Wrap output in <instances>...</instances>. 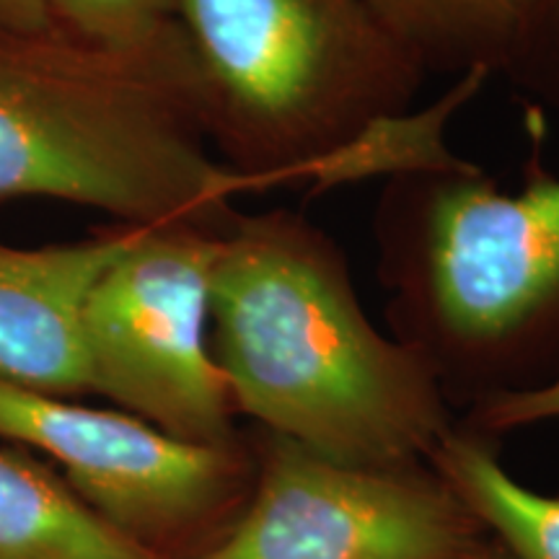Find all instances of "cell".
I'll list each match as a JSON object with an SVG mask.
<instances>
[{
    "instance_id": "obj_8",
    "label": "cell",
    "mask_w": 559,
    "mask_h": 559,
    "mask_svg": "<svg viewBox=\"0 0 559 559\" xmlns=\"http://www.w3.org/2000/svg\"><path fill=\"white\" fill-rule=\"evenodd\" d=\"M135 228L70 247L0 243V379L66 400L91 391L83 309Z\"/></svg>"
},
{
    "instance_id": "obj_2",
    "label": "cell",
    "mask_w": 559,
    "mask_h": 559,
    "mask_svg": "<svg viewBox=\"0 0 559 559\" xmlns=\"http://www.w3.org/2000/svg\"><path fill=\"white\" fill-rule=\"evenodd\" d=\"M0 41V200L50 198L124 226L226 223L257 181L202 140L194 70L81 41Z\"/></svg>"
},
{
    "instance_id": "obj_16",
    "label": "cell",
    "mask_w": 559,
    "mask_h": 559,
    "mask_svg": "<svg viewBox=\"0 0 559 559\" xmlns=\"http://www.w3.org/2000/svg\"><path fill=\"white\" fill-rule=\"evenodd\" d=\"M472 559H519V557H515L506 544L495 539V536H489V542Z\"/></svg>"
},
{
    "instance_id": "obj_13",
    "label": "cell",
    "mask_w": 559,
    "mask_h": 559,
    "mask_svg": "<svg viewBox=\"0 0 559 559\" xmlns=\"http://www.w3.org/2000/svg\"><path fill=\"white\" fill-rule=\"evenodd\" d=\"M559 419V376L534 383L528 389L498 391L472 402L466 428L481 436L495 438L502 432L531 428V425Z\"/></svg>"
},
{
    "instance_id": "obj_6",
    "label": "cell",
    "mask_w": 559,
    "mask_h": 559,
    "mask_svg": "<svg viewBox=\"0 0 559 559\" xmlns=\"http://www.w3.org/2000/svg\"><path fill=\"white\" fill-rule=\"evenodd\" d=\"M0 438L47 453L96 515L156 559L205 555L254 489L249 436L190 443L130 412L83 407L5 379Z\"/></svg>"
},
{
    "instance_id": "obj_15",
    "label": "cell",
    "mask_w": 559,
    "mask_h": 559,
    "mask_svg": "<svg viewBox=\"0 0 559 559\" xmlns=\"http://www.w3.org/2000/svg\"><path fill=\"white\" fill-rule=\"evenodd\" d=\"M551 37H559V0H539V5H536V13H534V24H531L528 39L526 45H523V52L519 62H515V68L521 66V60L526 58L534 47L544 45V41H549Z\"/></svg>"
},
{
    "instance_id": "obj_11",
    "label": "cell",
    "mask_w": 559,
    "mask_h": 559,
    "mask_svg": "<svg viewBox=\"0 0 559 559\" xmlns=\"http://www.w3.org/2000/svg\"><path fill=\"white\" fill-rule=\"evenodd\" d=\"M428 464L515 557L559 559V495L536 492L510 477L492 438L456 425Z\"/></svg>"
},
{
    "instance_id": "obj_4",
    "label": "cell",
    "mask_w": 559,
    "mask_h": 559,
    "mask_svg": "<svg viewBox=\"0 0 559 559\" xmlns=\"http://www.w3.org/2000/svg\"><path fill=\"white\" fill-rule=\"evenodd\" d=\"M396 179L381 218L396 340L445 394L510 391L559 321V174L519 192L474 164Z\"/></svg>"
},
{
    "instance_id": "obj_14",
    "label": "cell",
    "mask_w": 559,
    "mask_h": 559,
    "mask_svg": "<svg viewBox=\"0 0 559 559\" xmlns=\"http://www.w3.org/2000/svg\"><path fill=\"white\" fill-rule=\"evenodd\" d=\"M55 21L45 0H0V32L16 37H52Z\"/></svg>"
},
{
    "instance_id": "obj_5",
    "label": "cell",
    "mask_w": 559,
    "mask_h": 559,
    "mask_svg": "<svg viewBox=\"0 0 559 559\" xmlns=\"http://www.w3.org/2000/svg\"><path fill=\"white\" fill-rule=\"evenodd\" d=\"M228 223L138 226L83 309L91 391L190 443L241 438L210 353V280Z\"/></svg>"
},
{
    "instance_id": "obj_1",
    "label": "cell",
    "mask_w": 559,
    "mask_h": 559,
    "mask_svg": "<svg viewBox=\"0 0 559 559\" xmlns=\"http://www.w3.org/2000/svg\"><path fill=\"white\" fill-rule=\"evenodd\" d=\"M210 353L236 415L342 464H423L456 428L428 360L376 330L337 243L290 210L223 228Z\"/></svg>"
},
{
    "instance_id": "obj_12",
    "label": "cell",
    "mask_w": 559,
    "mask_h": 559,
    "mask_svg": "<svg viewBox=\"0 0 559 559\" xmlns=\"http://www.w3.org/2000/svg\"><path fill=\"white\" fill-rule=\"evenodd\" d=\"M75 41L122 58L194 68L177 0H45Z\"/></svg>"
},
{
    "instance_id": "obj_3",
    "label": "cell",
    "mask_w": 559,
    "mask_h": 559,
    "mask_svg": "<svg viewBox=\"0 0 559 559\" xmlns=\"http://www.w3.org/2000/svg\"><path fill=\"white\" fill-rule=\"evenodd\" d=\"M200 120L257 187L311 181L425 73L366 0H177Z\"/></svg>"
},
{
    "instance_id": "obj_9",
    "label": "cell",
    "mask_w": 559,
    "mask_h": 559,
    "mask_svg": "<svg viewBox=\"0 0 559 559\" xmlns=\"http://www.w3.org/2000/svg\"><path fill=\"white\" fill-rule=\"evenodd\" d=\"M423 73L513 70L539 0H366Z\"/></svg>"
},
{
    "instance_id": "obj_10",
    "label": "cell",
    "mask_w": 559,
    "mask_h": 559,
    "mask_svg": "<svg viewBox=\"0 0 559 559\" xmlns=\"http://www.w3.org/2000/svg\"><path fill=\"white\" fill-rule=\"evenodd\" d=\"M0 559H156L26 451L0 449Z\"/></svg>"
},
{
    "instance_id": "obj_7",
    "label": "cell",
    "mask_w": 559,
    "mask_h": 559,
    "mask_svg": "<svg viewBox=\"0 0 559 559\" xmlns=\"http://www.w3.org/2000/svg\"><path fill=\"white\" fill-rule=\"evenodd\" d=\"M254 489L194 559H472L489 531L428 461L353 466L257 428Z\"/></svg>"
}]
</instances>
